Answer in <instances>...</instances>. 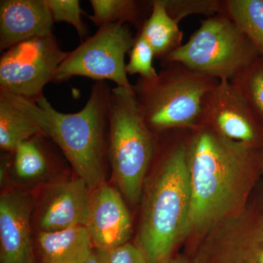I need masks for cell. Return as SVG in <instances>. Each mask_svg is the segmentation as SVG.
Instances as JSON below:
<instances>
[{
	"mask_svg": "<svg viewBox=\"0 0 263 263\" xmlns=\"http://www.w3.org/2000/svg\"><path fill=\"white\" fill-rule=\"evenodd\" d=\"M261 148L232 141L208 126L191 129V200L185 236L205 233L245 209L261 173Z\"/></svg>",
	"mask_w": 263,
	"mask_h": 263,
	"instance_id": "6da1fadb",
	"label": "cell"
},
{
	"mask_svg": "<svg viewBox=\"0 0 263 263\" xmlns=\"http://www.w3.org/2000/svg\"><path fill=\"white\" fill-rule=\"evenodd\" d=\"M111 89L106 81H96L84 108L73 114L58 111L45 97L34 102L0 94L60 148L78 178L93 190L105 183Z\"/></svg>",
	"mask_w": 263,
	"mask_h": 263,
	"instance_id": "7a4b0ae2",
	"label": "cell"
},
{
	"mask_svg": "<svg viewBox=\"0 0 263 263\" xmlns=\"http://www.w3.org/2000/svg\"><path fill=\"white\" fill-rule=\"evenodd\" d=\"M189 140L175 142L160 154L143 201L136 238L148 263H167L184 238L190 209Z\"/></svg>",
	"mask_w": 263,
	"mask_h": 263,
	"instance_id": "3957f363",
	"label": "cell"
},
{
	"mask_svg": "<svg viewBox=\"0 0 263 263\" xmlns=\"http://www.w3.org/2000/svg\"><path fill=\"white\" fill-rule=\"evenodd\" d=\"M162 66L156 77H138L133 85L137 106L147 127L156 136L198 127L202 100L220 81L180 62H162Z\"/></svg>",
	"mask_w": 263,
	"mask_h": 263,
	"instance_id": "277c9868",
	"label": "cell"
},
{
	"mask_svg": "<svg viewBox=\"0 0 263 263\" xmlns=\"http://www.w3.org/2000/svg\"><path fill=\"white\" fill-rule=\"evenodd\" d=\"M157 139L138 110L133 88H113L110 100L109 162L116 184L130 203L136 204L141 198Z\"/></svg>",
	"mask_w": 263,
	"mask_h": 263,
	"instance_id": "5b68a950",
	"label": "cell"
},
{
	"mask_svg": "<svg viewBox=\"0 0 263 263\" xmlns=\"http://www.w3.org/2000/svg\"><path fill=\"white\" fill-rule=\"evenodd\" d=\"M259 52L226 14L200 22L187 42L162 62H177L219 81H231L257 58Z\"/></svg>",
	"mask_w": 263,
	"mask_h": 263,
	"instance_id": "8992f818",
	"label": "cell"
},
{
	"mask_svg": "<svg viewBox=\"0 0 263 263\" xmlns=\"http://www.w3.org/2000/svg\"><path fill=\"white\" fill-rule=\"evenodd\" d=\"M136 37L127 24L115 23L98 28L94 35L67 52L53 82H65L75 76H83L96 81H111L119 87L131 89L125 56L129 54Z\"/></svg>",
	"mask_w": 263,
	"mask_h": 263,
	"instance_id": "52a82bcc",
	"label": "cell"
},
{
	"mask_svg": "<svg viewBox=\"0 0 263 263\" xmlns=\"http://www.w3.org/2000/svg\"><path fill=\"white\" fill-rule=\"evenodd\" d=\"M204 234L192 263H263V194Z\"/></svg>",
	"mask_w": 263,
	"mask_h": 263,
	"instance_id": "ba28073f",
	"label": "cell"
},
{
	"mask_svg": "<svg viewBox=\"0 0 263 263\" xmlns=\"http://www.w3.org/2000/svg\"><path fill=\"white\" fill-rule=\"evenodd\" d=\"M67 55L53 34L10 48L0 58V92L37 102Z\"/></svg>",
	"mask_w": 263,
	"mask_h": 263,
	"instance_id": "9c48e42d",
	"label": "cell"
},
{
	"mask_svg": "<svg viewBox=\"0 0 263 263\" xmlns=\"http://www.w3.org/2000/svg\"><path fill=\"white\" fill-rule=\"evenodd\" d=\"M200 125L228 139L256 148L263 147V127L253 110L230 81H220L204 97Z\"/></svg>",
	"mask_w": 263,
	"mask_h": 263,
	"instance_id": "30bf717a",
	"label": "cell"
},
{
	"mask_svg": "<svg viewBox=\"0 0 263 263\" xmlns=\"http://www.w3.org/2000/svg\"><path fill=\"white\" fill-rule=\"evenodd\" d=\"M84 226L94 249L110 252L128 243L131 217L117 190L105 183L92 190Z\"/></svg>",
	"mask_w": 263,
	"mask_h": 263,
	"instance_id": "8fae6325",
	"label": "cell"
},
{
	"mask_svg": "<svg viewBox=\"0 0 263 263\" xmlns=\"http://www.w3.org/2000/svg\"><path fill=\"white\" fill-rule=\"evenodd\" d=\"M28 197L10 192L0 197V263H35Z\"/></svg>",
	"mask_w": 263,
	"mask_h": 263,
	"instance_id": "7c38bea8",
	"label": "cell"
},
{
	"mask_svg": "<svg viewBox=\"0 0 263 263\" xmlns=\"http://www.w3.org/2000/svg\"><path fill=\"white\" fill-rule=\"evenodd\" d=\"M53 23L46 0H1L0 50L53 34Z\"/></svg>",
	"mask_w": 263,
	"mask_h": 263,
	"instance_id": "4fadbf2b",
	"label": "cell"
},
{
	"mask_svg": "<svg viewBox=\"0 0 263 263\" xmlns=\"http://www.w3.org/2000/svg\"><path fill=\"white\" fill-rule=\"evenodd\" d=\"M92 190L82 179L56 184L43 201L39 226L42 231L52 232L84 226Z\"/></svg>",
	"mask_w": 263,
	"mask_h": 263,
	"instance_id": "5bb4252c",
	"label": "cell"
},
{
	"mask_svg": "<svg viewBox=\"0 0 263 263\" xmlns=\"http://www.w3.org/2000/svg\"><path fill=\"white\" fill-rule=\"evenodd\" d=\"M43 263H85L93 247L84 226L41 231L37 237Z\"/></svg>",
	"mask_w": 263,
	"mask_h": 263,
	"instance_id": "9a60e30c",
	"label": "cell"
},
{
	"mask_svg": "<svg viewBox=\"0 0 263 263\" xmlns=\"http://www.w3.org/2000/svg\"><path fill=\"white\" fill-rule=\"evenodd\" d=\"M151 3L149 16L136 34L146 40L155 58L162 62L182 46L183 32L179 24L170 16L161 0H153Z\"/></svg>",
	"mask_w": 263,
	"mask_h": 263,
	"instance_id": "2e32d148",
	"label": "cell"
},
{
	"mask_svg": "<svg viewBox=\"0 0 263 263\" xmlns=\"http://www.w3.org/2000/svg\"><path fill=\"white\" fill-rule=\"evenodd\" d=\"M93 15L88 17L98 28L115 23L127 24L140 30L146 22L151 1L137 0H91Z\"/></svg>",
	"mask_w": 263,
	"mask_h": 263,
	"instance_id": "e0dca14e",
	"label": "cell"
},
{
	"mask_svg": "<svg viewBox=\"0 0 263 263\" xmlns=\"http://www.w3.org/2000/svg\"><path fill=\"white\" fill-rule=\"evenodd\" d=\"M43 134L30 119L21 113L4 95L0 94V147L13 152L23 142Z\"/></svg>",
	"mask_w": 263,
	"mask_h": 263,
	"instance_id": "ac0fdd59",
	"label": "cell"
},
{
	"mask_svg": "<svg viewBox=\"0 0 263 263\" xmlns=\"http://www.w3.org/2000/svg\"><path fill=\"white\" fill-rule=\"evenodd\" d=\"M226 14L263 56V0H224Z\"/></svg>",
	"mask_w": 263,
	"mask_h": 263,
	"instance_id": "d6986e66",
	"label": "cell"
},
{
	"mask_svg": "<svg viewBox=\"0 0 263 263\" xmlns=\"http://www.w3.org/2000/svg\"><path fill=\"white\" fill-rule=\"evenodd\" d=\"M45 135L39 134L23 142L13 153V167L20 179L41 177L51 166V159L43 146Z\"/></svg>",
	"mask_w": 263,
	"mask_h": 263,
	"instance_id": "ffe728a7",
	"label": "cell"
},
{
	"mask_svg": "<svg viewBox=\"0 0 263 263\" xmlns=\"http://www.w3.org/2000/svg\"><path fill=\"white\" fill-rule=\"evenodd\" d=\"M247 100L263 127V56L230 81Z\"/></svg>",
	"mask_w": 263,
	"mask_h": 263,
	"instance_id": "44dd1931",
	"label": "cell"
},
{
	"mask_svg": "<svg viewBox=\"0 0 263 263\" xmlns=\"http://www.w3.org/2000/svg\"><path fill=\"white\" fill-rule=\"evenodd\" d=\"M170 16L179 24L190 15L223 14L224 0H161Z\"/></svg>",
	"mask_w": 263,
	"mask_h": 263,
	"instance_id": "7402d4cb",
	"label": "cell"
},
{
	"mask_svg": "<svg viewBox=\"0 0 263 263\" xmlns=\"http://www.w3.org/2000/svg\"><path fill=\"white\" fill-rule=\"evenodd\" d=\"M129 56V62L126 65L127 75L138 74L139 77L153 79L158 74L153 66V59L155 58L153 49L141 36L136 34Z\"/></svg>",
	"mask_w": 263,
	"mask_h": 263,
	"instance_id": "603a6c76",
	"label": "cell"
},
{
	"mask_svg": "<svg viewBox=\"0 0 263 263\" xmlns=\"http://www.w3.org/2000/svg\"><path fill=\"white\" fill-rule=\"evenodd\" d=\"M53 22H65L75 27L81 42L88 34L81 15H87L81 8L79 0H46Z\"/></svg>",
	"mask_w": 263,
	"mask_h": 263,
	"instance_id": "cb8c5ba5",
	"label": "cell"
},
{
	"mask_svg": "<svg viewBox=\"0 0 263 263\" xmlns=\"http://www.w3.org/2000/svg\"><path fill=\"white\" fill-rule=\"evenodd\" d=\"M110 263H148L146 257L136 245H126L110 252Z\"/></svg>",
	"mask_w": 263,
	"mask_h": 263,
	"instance_id": "d4e9b609",
	"label": "cell"
},
{
	"mask_svg": "<svg viewBox=\"0 0 263 263\" xmlns=\"http://www.w3.org/2000/svg\"><path fill=\"white\" fill-rule=\"evenodd\" d=\"M85 263H110V252L94 249Z\"/></svg>",
	"mask_w": 263,
	"mask_h": 263,
	"instance_id": "484cf974",
	"label": "cell"
},
{
	"mask_svg": "<svg viewBox=\"0 0 263 263\" xmlns=\"http://www.w3.org/2000/svg\"><path fill=\"white\" fill-rule=\"evenodd\" d=\"M167 263H192L190 259L186 257H177L171 259Z\"/></svg>",
	"mask_w": 263,
	"mask_h": 263,
	"instance_id": "4316f807",
	"label": "cell"
},
{
	"mask_svg": "<svg viewBox=\"0 0 263 263\" xmlns=\"http://www.w3.org/2000/svg\"><path fill=\"white\" fill-rule=\"evenodd\" d=\"M261 172L263 173V147L261 148Z\"/></svg>",
	"mask_w": 263,
	"mask_h": 263,
	"instance_id": "83f0119b",
	"label": "cell"
}]
</instances>
